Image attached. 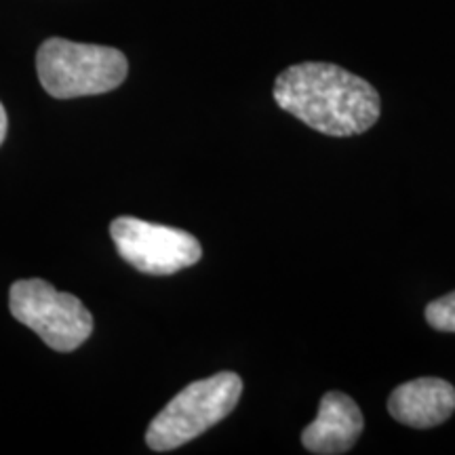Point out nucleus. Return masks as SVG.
<instances>
[{"mask_svg": "<svg viewBox=\"0 0 455 455\" xmlns=\"http://www.w3.org/2000/svg\"><path fill=\"white\" fill-rule=\"evenodd\" d=\"M275 101L318 133L361 135L379 121L382 101L371 83L325 61H304L278 74Z\"/></svg>", "mask_w": 455, "mask_h": 455, "instance_id": "1", "label": "nucleus"}, {"mask_svg": "<svg viewBox=\"0 0 455 455\" xmlns=\"http://www.w3.org/2000/svg\"><path fill=\"white\" fill-rule=\"evenodd\" d=\"M36 70L51 98L72 100L121 87L129 61L118 49L49 38L36 53Z\"/></svg>", "mask_w": 455, "mask_h": 455, "instance_id": "2", "label": "nucleus"}, {"mask_svg": "<svg viewBox=\"0 0 455 455\" xmlns=\"http://www.w3.org/2000/svg\"><path fill=\"white\" fill-rule=\"evenodd\" d=\"M241 395L243 379L232 371H220L186 386L148 426V447L152 451H173L195 441L235 411Z\"/></svg>", "mask_w": 455, "mask_h": 455, "instance_id": "3", "label": "nucleus"}, {"mask_svg": "<svg viewBox=\"0 0 455 455\" xmlns=\"http://www.w3.org/2000/svg\"><path fill=\"white\" fill-rule=\"evenodd\" d=\"M9 308L15 321L41 335L57 352H72L93 333V316L76 295L57 291L43 278L13 283Z\"/></svg>", "mask_w": 455, "mask_h": 455, "instance_id": "4", "label": "nucleus"}, {"mask_svg": "<svg viewBox=\"0 0 455 455\" xmlns=\"http://www.w3.org/2000/svg\"><path fill=\"white\" fill-rule=\"evenodd\" d=\"M110 236L121 258L150 276H169L195 266L203 255L196 236L180 228L152 224L140 218H116Z\"/></svg>", "mask_w": 455, "mask_h": 455, "instance_id": "5", "label": "nucleus"}, {"mask_svg": "<svg viewBox=\"0 0 455 455\" xmlns=\"http://www.w3.org/2000/svg\"><path fill=\"white\" fill-rule=\"evenodd\" d=\"M365 428L358 405L344 392H327L321 398L315 422L301 432V445L316 455L348 453Z\"/></svg>", "mask_w": 455, "mask_h": 455, "instance_id": "6", "label": "nucleus"}, {"mask_svg": "<svg viewBox=\"0 0 455 455\" xmlns=\"http://www.w3.org/2000/svg\"><path fill=\"white\" fill-rule=\"evenodd\" d=\"M388 411L396 422L426 430L445 424L455 411V388L441 378H418L392 390Z\"/></svg>", "mask_w": 455, "mask_h": 455, "instance_id": "7", "label": "nucleus"}, {"mask_svg": "<svg viewBox=\"0 0 455 455\" xmlns=\"http://www.w3.org/2000/svg\"><path fill=\"white\" fill-rule=\"evenodd\" d=\"M426 323L443 333H455V291L430 301L426 306Z\"/></svg>", "mask_w": 455, "mask_h": 455, "instance_id": "8", "label": "nucleus"}, {"mask_svg": "<svg viewBox=\"0 0 455 455\" xmlns=\"http://www.w3.org/2000/svg\"><path fill=\"white\" fill-rule=\"evenodd\" d=\"M7 138V112H4L3 104H0V144Z\"/></svg>", "mask_w": 455, "mask_h": 455, "instance_id": "9", "label": "nucleus"}]
</instances>
